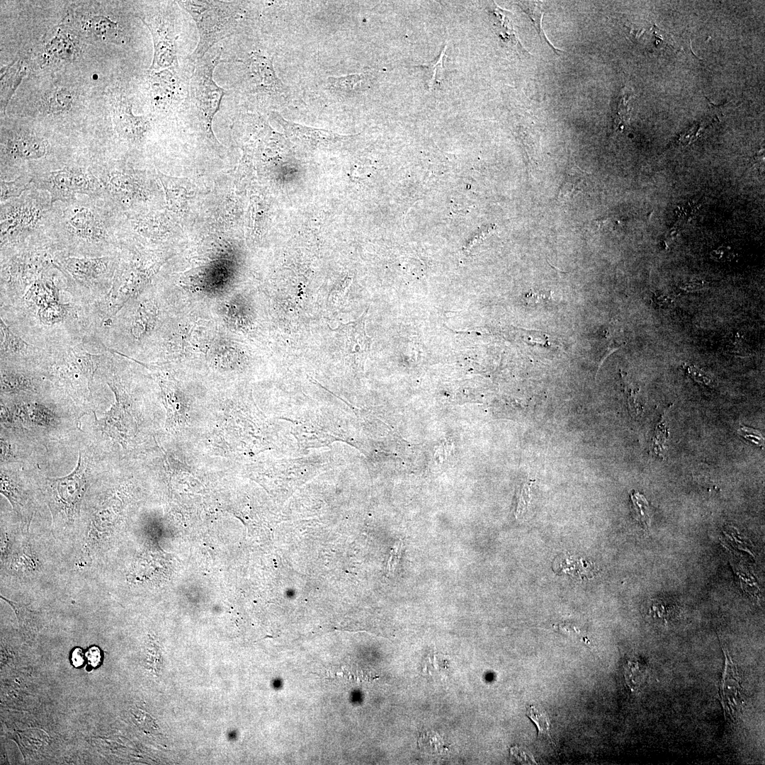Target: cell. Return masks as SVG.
Wrapping results in <instances>:
<instances>
[{
    "label": "cell",
    "instance_id": "cell-4",
    "mask_svg": "<svg viewBox=\"0 0 765 765\" xmlns=\"http://www.w3.org/2000/svg\"><path fill=\"white\" fill-rule=\"evenodd\" d=\"M118 261V254L79 257L57 251L54 259L64 278L66 292L74 301L85 305L96 304L108 295Z\"/></svg>",
    "mask_w": 765,
    "mask_h": 765
},
{
    "label": "cell",
    "instance_id": "cell-34",
    "mask_svg": "<svg viewBox=\"0 0 765 765\" xmlns=\"http://www.w3.org/2000/svg\"><path fill=\"white\" fill-rule=\"evenodd\" d=\"M738 433L744 438L752 441V443L760 446H764V437L762 434L757 430L748 428L747 426H741L738 429Z\"/></svg>",
    "mask_w": 765,
    "mask_h": 765
},
{
    "label": "cell",
    "instance_id": "cell-3",
    "mask_svg": "<svg viewBox=\"0 0 765 765\" xmlns=\"http://www.w3.org/2000/svg\"><path fill=\"white\" fill-rule=\"evenodd\" d=\"M110 353V349L91 335L44 349L39 368L70 395L89 397L94 377Z\"/></svg>",
    "mask_w": 765,
    "mask_h": 765
},
{
    "label": "cell",
    "instance_id": "cell-29",
    "mask_svg": "<svg viewBox=\"0 0 765 765\" xmlns=\"http://www.w3.org/2000/svg\"><path fill=\"white\" fill-rule=\"evenodd\" d=\"M630 497L638 521L645 528H650V519L648 514V503L645 497L639 492H633Z\"/></svg>",
    "mask_w": 765,
    "mask_h": 765
},
{
    "label": "cell",
    "instance_id": "cell-25",
    "mask_svg": "<svg viewBox=\"0 0 765 765\" xmlns=\"http://www.w3.org/2000/svg\"><path fill=\"white\" fill-rule=\"evenodd\" d=\"M1 493L9 500L13 508L18 511L23 495L18 485L8 475L1 472Z\"/></svg>",
    "mask_w": 765,
    "mask_h": 765
},
{
    "label": "cell",
    "instance_id": "cell-12",
    "mask_svg": "<svg viewBox=\"0 0 765 765\" xmlns=\"http://www.w3.org/2000/svg\"><path fill=\"white\" fill-rule=\"evenodd\" d=\"M3 147L1 157H6L7 161L1 164V167L5 166L6 164L7 166L1 170V176L11 166V164L13 165L5 179L8 180L16 163L37 162L45 157L48 151V142L42 137L33 134L16 133L7 138Z\"/></svg>",
    "mask_w": 765,
    "mask_h": 765
},
{
    "label": "cell",
    "instance_id": "cell-15",
    "mask_svg": "<svg viewBox=\"0 0 765 765\" xmlns=\"http://www.w3.org/2000/svg\"><path fill=\"white\" fill-rule=\"evenodd\" d=\"M38 366L1 362V395L38 393L42 378L35 369Z\"/></svg>",
    "mask_w": 765,
    "mask_h": 765
},
{
    "label": "cell",
    "instance_id": "cell-2",
    "mask_svg": "<svg viewBox=\"0 0 765 765\" xmlns=\"http://www.w3.org/2000/svg\"><path fill=\"white\" fill-rule=\"evenodd\" d=\"M0 207L1 255L53 244L49 236L53 205L48 192L31 185Z\"/></svg>",
    "mask_w": 765,
    "mask_h": 765
},
{
    "label": "cell",
    "instance_id": "cell-20",
    "mask_svg": "<svg viewBox=\"0 0 765 765\" xmlns=\"http://www.w3.org/2000/svg\"><path fill=\"white\" fill-rule=\"evenodd\" d=\"M1 104L3 110L25 74L21 61L4 67L1 72Z\"/></svg>",
    "mask_w": 765,
    "mask_h": 765
},
{
    "label": "cell",
    "instance_id": "cell-10",
    "mask_svg": "<svg viewBox=\"0 0 765 765\" xmlns=\"http://www.w3.org/2000/svg\"><path fill=\"white\" fill-rule=\"evenodd\" d=\"M140 18L149 28L154 42V56L149 70L178 67L174 8Z\"/></svg>",
    "mask_w": 765,
    "mask_h": 765
},
{
    "label": "cell",
    "instance_id": "cell-30",
    "mask_svg": "<svg viewBox=\"0 0 765 765\" xmlns=\"http://www.w3.org/2000/svg\"><path fill=\"white\" fill-rule=\"evenodd\" d=\"M329 81L333 87L344 91H351L361 83L362 76L360 74H351L341 77H330Z\"/></svg>",
    "mask_w": 765,
    "mask_h": 765
},
{
    "label": "cell",
    "instance_id": "cell-38",
    "mask_svg": "<svg viewBox=\"0 0 765 765\" xmlns=\"http://www.w3.org/2000/svg\"><path fill=\"white\" fill-rule=\"evenodd\" d=\"M14 457L13 450L11 444L4 439H1V462L8 461Z\"/></svg>",
    "mask_w": 765,
    "mask_h": 765
},
{
    "label": "cell",
    "instance_id": "cell-16",
    "mask_svg": "<svg viewBox=\"0 0 765 765\" xmlns=\"http://www.w3.org/2000/svg\"><path fill=\"white\" fill-rule=\"evenodd\" d=\"M725 661L720 698L724 710L730 718L738 714L744 703V695L737 668L729 653L723 648Z\"/></svg>",
    "mask_w": 765,
    "mask_h": 765
},
{
    "label": "cell",
    "instance_id": "cell-19",
    "mask_svg": "<svg viewBox=\"0 0 765 765\" xmlns=\"http://www.w3.org/2000/svg\"><path fill=\"white\" fill-rule=\"evenodd\" d=\"M1 599L4 600L15 612L22 635L27 638L36 636L40 628V620L38 613L29 609L22 604L8 599L1 595Z\"/></svg>",
    "mask_w": 765,
    "mask_h": 765
},
{
    "label": "cell",
    "instance_id": "cell-27",
    "mask_svg": "<svg viewBox=\"0 0 765 765\" xmlns=\"http://www.w3.org/2000/svg\"><path fill=\"white\" fill-rule=\"evenodd\" d=\"M72 96L67 89L56 90L47 101L48 110L52 113L61 112L69 108Z\"/></svg>",
    "mask_w": 765,
    "mask_h": 765
},
{
    "label": "cell",
    "instance_id": "cell-9",
    "mask_svg": "<svg viewBox=\"0 0 765 765\" xmlns=\"http://www.w3.org/2000/svg\"><path fill=\"white\" fill-rule=\"evenodd\" d=\"M88 465L79 453L77 465L68 475L47 479L48 504L53 521L67 523L79 518L80 508L88 484Z\"/></svg>",
    "mask_w": 765,
    "mask_h": 765
},
{
    "label": "cell",
    "instance_id": "cell-35",
    "mask_svg": "<svg viewBox=\"0 0 765 765\" xmlns=\"http://www.w3.org/2000/svg\"><path fill=\"white\" fill-rule=\"evenodd\" d=\"M684 368L687 373L696 381L708 385L711 382L710 378H709L704 373L691 365H684Z\"/></svg>",
    "mask_w": 765,
    "mask_h": 765
},
{
    "label": "cell",
    "instance_id": "cell-28",
    "mask_svg": "<svg viewBox=\"0 0 765 765\" xmlns=\"http://www.w3.org/2000/svg\"><path fill=\"white\" fill-rule=\"evenodd\" d=\"M627 672L628 682L633 689L642 686L647 676V667L639 662H629Z\"/></svg>",
    "mask_w": 765,
    "mask_h": 765
},
{
    "label": "cell",
    "instance_id": "cell-14",
    "mask_svg": "<svg viewBox=\"0 0 765 765\" xmlns=\"http://www.w3.org/2000/svg\"><path fill=\"white\" fill-rule=\"evenodd\" d=\"M243 63L253 89L258 92L277 95L286 92V87L276 74L272 59L261 51L251 52Z\"/></svg>",
    "mask_w": 765,
    "mask_h": 765
},
{
    "label": "cell",
    "instance_id": "cell-7",
    "mask_svg": "<svg viewBox=\"0 0 765 765\" xmlns=\"http://www.w3.org/2000/svg\"><path fill=\"white\" fill-rule=\"evenodd\" d=\"M32 185L48 192L52 205L74 200L79 195L102 199L103 197V187L99 179L90 168L79 165H66L35 175Z\"/></svg>",
    "mask_w": 765,
    "mask_h": 765
},
{
    "label": "cell",
    "instance_id": "cell-23",
    "mask_svg": "<svg viewBox=\"0 0 765 765\" xmlns=\"http://www.w3.org/2000/svg\"><path fill=\"white\" fill-rule=\"evenodd\" d=\"M33 179V176L28 174L19 175L12 180L1 179V203L19 198L30 187Z\"/></svg>",
    "mask_w": 765,
    "mask_h": 765
},
{
    "label": "cell",
    "instance_id": "cell-11",
    "mask_svg": "<svg viewBox=\"0 0 765 765\" xmlns=\"http://www.w3.org/2000/svg\"><path fill=\"white\" fill-rule=\"evenodd\" d=\"M189 79L178 67H172L158 72L151 71L149 86L151 101L159 111L176 110L189 96Z\"/></svg>",
    "mask_w": 765,
    "mask_h": 765
},
{
    "label": "cell",
    "instance_id": "cell-17",
    "mask_svg": "<svg viewBox=\"0 0 765 765\" xmlns=\"http://www.w3.org/2000/svg\"><path fill=\"white\" fill-rule=\"evenodd\" d=\"M271 115L293 137L300 141L309 142L311 145L323 143L329 144L345 138V137L329 131L304 127L287 121L276 112H272Z\"/></svg>",
    "mask_w": 765,
    "mask_h": 765
},
{
    "label": "cell",
    "instance_id": "cell-21",
    "mask_svg": "<svg viewBox=\"0 0 765 765\" xmlns=\"http://www.w3.org/2000/svg\"><path fill=\"white\" fill-rule=\"evenodd\" d=\"M16 412L22 421H30L40 426L52 425L56 419V416L51 409L37 402L19 404L16 408Z\"/></svg>",
    "mask_w": 765,
    "mask_h": 765
},
{
    "label": "cell",
    "instance_id": "cell-40",
    "mask_svg": "<svg viewBox=\"0 0 765 765\" xmlns=\"http://www.w3.org/2000/svg\"><path fill=\"white\" fill-rule=\"evenodd\" d=\"M654 301L656 304L661 307H667L672 304V299L663 293H656L653 297Z\"/></svg>",
    "mask_w": 765,
    "mask_h": 765
},
{
    "label": "cell",
    "instance_id": "cell-13",
    "mask_svg": "<svg viewBox=\"0 0 765 765\" xmlns=\"http://www.w3.org/2000/svg\"><path fill=\"white\" fill-rule=\"evenodd\" d=\"M1 362L38 366L44 349L26 341L13 332L0 317Z\"/></svg>",
    "mask_w": 765,
    "mask_h": 765
},
{
    "label": "cell",
    "instance_id": "cell-22",
    "mask_svg": "<svg viewBox=\"0 0 765 765\" xmlns=\"http://www.w3.org/2000/svg\"><path fill=\"white\" fill-rule=\"evenodd\" d=\"M89 29L103 40L123 42L124 35L118 25L103 16H93L86 21Z\"/></svg>",
    "mask_w": 765,
    "mask_h": 765
},
{
    "label": "cell",
    "instance_id": "cell-39",
    "mask_svg": "<svg viewBox=\"0 0 765 765\" xmlns=\"http://www.w3.org/2000/svg\"><path fill=\"white\" fill-rule=\"evenodd\" d=\"M550 294H551V293H535V292H533V293H531L528 295H527V297H528V300L529 299V300L531 302L536 304V303H538V302H547L548 300H550V299L552 298V296H551Z\"/></svg>",
    "mask_w": 765,
    "mask_h": 765
},
{
    "label": "cell",
    "instance_id": "cell-26",
    "mask_svg": "<svg viewBox=\"0 0 765 765\" xmlns=\"http://www.w3.org/2000/svg\"><path fill=\"white\" fill-rule=\"evenodd\" d=\"M521 6L522 7V9H523L531 17L532 21L533 22L534 26L541 38V40H544L555 52H557L558 51L562 52L560 50L555 48V47L553 46L552 43H550L549 40L547 38L545 32L542 29L541 22L543 13L541 11V9L538 6V4H536V2H528L521 4Z\"/></svg>",
    "mask_w": 765,
    "mask_h": 765
},
{
    "label": "cell",
    "instance_id": "cell-33",
    "mask_svg": "<svg viewBox=\"0 0 765 765\" xmlns=\"http://www.w3.org/2000/svg\"><path fill=\"white\" fill-rule=\"evenodd\" d=\"M446 50V46H445L443 50L441 52V55H440V56H439V57H438V59L437 60H436L435 62H431V63H429V64H425L422 65L424 67H426L429 68L432 72V78H431V86H432L434 84L438 82V81L437 79V77H438L437 75H438V72H440V73L442 74V72H442L441 70H443V66Z\"/></svg>",
    "mask_w": 765,
    "mask_h": 765
},
{
    "label": "cell",
    "instance_id": "cell-24",
    "mask_svg": "<svg viewBox=\"0 0 765 765\" xmlns=\"http://www.w3.org/2000/svg\"><path fill=\"white\" fill-rule=\"evenodd\" d=\"M631 95L625 89H623L618 97L616 107L613 115V131H623L628 125L630 120L629 101Z\"/></svg>",
    "mask_w": 765,
    "mask_h": 765
},
{
    "label": "cell",
    "instance_id": "cell-5",
    "mask_svg": "<svg viewBox=\"0 0 765 765\" xmlns=\"http://www.w3.org/2000/svg\"><path fill=\"white\" fill-rule=\"evenodd\" d=\"M57 251L50 244L1 255V307L18 301L45 271L54 266Z\"/></svg>",
    "mask_w": 765,
    "mask_h": 765
},
{
    "label": "cell",
    "instance_id": "cell-41",
    "mask_svg": "<svg viewBox=\"0 0 765 765\" xmlns=\"http://www.w3.org/2000/svg\"><path fill=\"white\" fill-rule=\"evenodd\" d=\"M86 656L81 648H75L72 654V662L76 667L81 666L85 659Z\"/></svg>",
    "mask_w": 765,
    "mask_h": 765
},
{
    "label": "cell",
    "instance_id": "cell-18",
    "mask_svg": "<svg viewBox=\"0 0 765 765\" xmlns=\"http://www.w3.org/2000/svg\"><path fill=\"white\" fill-rule=\"evenodd\" d=\"M114 123L116 130L120 135L135 137L145 131L148 121L144 116L134 115L128 103L120 101L115 108Z\"/></svg>",
    "mask_w": 765,
    "mask_h": 765
},
{
    "label": "cell",
    "instance_id": "cell-6",
    "mask_svg": "<svg viewBox=\"0 0 765 765\" xmlns=\"http://www.w3.org/2000/svg\"><path fill=\"white\" fill-rule=\"evenodd\" d=\"M195 21L199 41L188 60H200L219 41L231 36L242 18L241 2L232 1H176Z\"/></svg>",
    "mask_w": 765,
    "mask_h": 765
},
{
    "label": "cell",
    "instance_id": "cell-1",
    "mask_svg": "<svg viewBox=\"0 0 765 765\" xmlns=\"http://www.w3.org/2000/svg\"><path fill=\"white\" fill-rule=\"evenodd\" d=\"M115 211L102 198L79 195L53 204L50 238L69 256L99 257L118 254Z\"/></svg>",
    "mask_w": 765,
    "mask_h": 765
},
{
    "label": "cell",
    "instance_id": "cell-8",
    "mask_svg": "<svg viewBox=\"0 0 765 765\" xmlns=\"http://www.w3.org/2000/svg\"><path fill=\"white\" fill-rule=\"evenodd\" d=\"M222 48L205 60L196 62L197 64L189 79V96L191 106L196 111L199 120L204 125L208 135L215 139L212 123L219 111L225 90L218 86L213 79L215 67L221 62Z\"/></svg>",
    "mask_w": 765,
    "mask_h": 765
},
{
    "label": "cell",
    "instance_id": "cell-31",
    "mask_svg": "<svg viewBox=\"0 0 765 765\" xmlns=\"http://www.w3.org/2000/svg\"><path fill=\"white\" fill-rule=\"evenodd\" d=\"M527 715L536 724L539 733L548 732L550 724L545 713L539 711L535 706H531L527 709Z\"/></svg>",
    "mask_w": 765,
    "mask_h": 765
},
{
    "label": "cell",
    "instance_id": "cell-32",
    "mask_svg": "<svg viewBox=\"0 0 765 765\" xmlns=\"http://www.w3.org/2000/svg\"><path fill=\"white\" fill-rule=\"evenodd\" d=\"M531 483L527 482L523 485V488L521 489V492L518 503V506H517V509H516V518H519V517L522 516L525 514V512L526 511V510H527V509L528 507V504H529V502L531 501Z\"/></svg>",
    "mask_w": 765,
    "mask_h": 765
},
{
    "label": "cell",
    "instance_id": "cell-37",
    "mask_svg": "<svg viewBox=\"0 0 765 765\" xmlns=\"http://www.w3.org/2000/svg\"><path fill=\"white\" fill-rule=\"evenodd\" d=\"M706 285V282L703 280H691L681 283L680 284V288L686 291H696L703 289Z\"/></svg>",
    "mask_w": 765,
    "mask_h": 765
},
{
    "label": "cell",
    "instance_id": "cell-36",
    "mask_svg": "<svg viewBox=\"0 0 765 765\" xmlns=\"http://www.w3.org/2000/svg\"><path fill=\"white\" fill-rule=\"evenodd\" d=\"M89 664L94 667H97L101 661V652L98 647H91L85 654Z\"/></svg>",
    "mask_w": 765,
    "mask_h": 765
}]
</instances>
